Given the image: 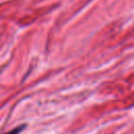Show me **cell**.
Instances as JSON below:
<instances>
[{
  "label": "cell",
  "instance_id": "6da1fadb",
  "mask_svg": "<svg viewBox=\"0 0 134 134\" xmlns=\"http://www.w3.org/2000/svg\"><path fill=\"white\" fill-rule=\"evenodd\" d=\"M24 127H25L24 125H21L20 127H17V128L13 129L12 131H9V132H7V133H5V134H18V133H20V132L22 131V129H23Z\"/></svg>",
  "mask_w": 134,
  "mask_h": 134
}]
</instances>
